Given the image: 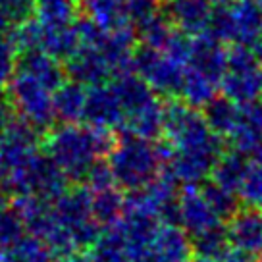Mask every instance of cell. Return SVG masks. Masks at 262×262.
<instances>
[{
	"mask_svg": "<svg viewBox=\"0 0 262 262\" xmlns=\"http://www.w3.org/2000/svg\"><path fill=\"white\" fill-rule=\"evenodd\" d=\"M110 172L120 187L127 191L148 185L162 172V155L158 143L129 135L110 156Z\"/></svg>",
	"mask_w": 262,
	"mask_h": 262,
	"instance_id": "6da1fadb",
	"label": "cell"
},
{
	"mask_svg": "<svg viewBox=\"0 0 262 262\" xmlns=\"http://www.w3.org/2000/svg\"><path fill=\"white\" fill-rule=\"evenodd\" d=\"M218 41H231L253 49L262 39V14L254 0H233L212 8L208 29Z\"/></svg>",
	"mask_w": 262,
	"mask_h": 262,
	"instance_id": "7a4b0ae2",
	"label": "cell"
},
{
	"mask_svg": "<svg viewBox=\"0 0 262 262\" xmlns=\"http://www.w3.org/2000/svg\"><path fill=\"white\" fill-rule=\"evenodd\" d=\"M224 97L243 104L258 98L262 93V68L254 52L245 45H237L226 50V72L220 79Z\"/></svg>",
	"mask_w": 262,
	"mask_h": 262,
	"instance_id": "3957f363",
	"label": "cell"
},
{
	"mask_svg": "<svg viewBox=\"0 0 262 262\" xmlns=\"http://www.w3.org/2000/svg\"><path fill=\"white\" fill-rule=\"evenodd\" d=\"M133 72L147 83L150 89L162 97H178L181 79H183V64L170 58L166 52L141 45L133 49Z\"/></svg>",
	"mask_w": 262,
	"mask_h": 262,
	"instance_id": "277c9868",
	"label": "cell"
},
{
	"mask_svg": "<svg viewBox=\"0 0 262 262\" xmlns=\"http://www.w3.org/2000/svg\"><path fill=\"white\" fill-rule=\"evenodd\" d=\"M220 220L216 212L208 206L206 199L201 193L199 183H187L178 193V226L189 237L193 239L205 231L220 228Z\"/></svg>",
	"mask_w": 262,
	"mask_h": 262,
	"instance_id": "5b68a950",
	"label": "cell"
},
{
	"mask_svg": "<svg viewBox=\"0 0 262 262\" xmlns=\"http://www.w3.org/2000/svg\"><path fill=\"white\" fill-rule=\"evenodd\" d=\"M226 224V237L231 247L249 256H262V212L254 206H239Z\"/></svg>",
	"mask_w": 262,
	"mask_h": 262,
	"instance_id": "8992f818",
	"label": "cell"
},
{
	"mask_svg": "<svg viewBox=\"0 0 262 262\" xmlns=\"http://www.w3.org/2000/svg\"><path fill=\"white\" fill-rule=\"evenodd\" d=\"M66 60V72L81 85H100L112 75L106 58L98 47L79 45Z\"/></svg>",
	"mask_w": 262,
	"mask_h": 262,
	"instance_id": "52a82bcc",
	"label": "cell"
},
{
	"mask_svg": "<svg viewBox=\"0 0 262 262\" xmlns=\"http://www.w3.org/2000/svg\"><path fill=\"white\" fill-rule=\"evenodd\" d=\"M83 116L93 125L108 129L123 122V112L120 100L116 97L112 87L93 85L89 93H85V104H83Z\"/></svg>",
	"mask_w": 262,
	"mask_h": 262,
	"instance_id": "ba28073f",
	"label": "cell"
},
{
	"mask_svg": "<svg viewBox=\"0 0 262 262\" xmlns=\"http://www.w3.org/2000/svg\"><path fill=\"white\" fill-rule=\"evenodd\" d=\"M152 262H191L193 245L191 237L178 224H160L150 251Z\"/></svg>",
	"mask_w": 262,
	"mask_h": 262,
	"instance_id": "9c48e42d",
	"label": "cell"
},
{
	"mask_svg": "<svg viewBox=\"0 0 262 262\" xmlns=\"http://www.w3.org/2000/svg\"><path fill=\"white\" fill-rule=\"evenodd\" d=\"M212 4L206 0H168L166 17L178 31L185 35H199L208 29Z\"/></svg>",
	"mask_w": 262,
	"mask_h": 262,
	"instance_id": "30bf717a",
	"label": "cell"
},
{
	"mask_svg": "<svg viewBox=\"0 0 262 262\" xmlns=\"http://www.w3.org/2000/svg\"><path fill=\"white\" fill-rule=\"evenodd\" d=\"M79 12L100 31L110 33L131 27L125 0H77Z\"/></svg>",
	"mask_w": 262,
	"mask_h": 262,
	"instance_id": "8fae6325",
	"label": "cell"
},
{
	"mask_svg": "<svg viewBox=\"0 0 262 262\" xmlns=\"http://www.w3.org/2000/svg\"><path fill=\"white\" fill-rule=\"evenodd\" d=\"M17 64V72L31 75L33 79L45 85L47 89H56L64 81V68L54 56L42 50H25Z\"/></svg>",
	"mask_w": 262,
	"mask_h": 262,
	"instance_id": "7c38bea8",
	"label": "cell"
},
{
	"mask_svg": "<svg viewBox=\"0 0 262 262\" xmlns=\"http://www.w3.org/2000/svg\"><path fill=\"white\" fill-rule=\"evenodd\" d=\"M262 133V100L254 98L249 102L239 104V116L235 129L231 131L228 139L233 145V150L241 155H249V148L254 139Z\"/></svg>",
	"mask_w": 262,
	"mask_h": 262,
	"instance_id": "4fadbf2b",
	"label": "cell"
},
{
	"mask_svg": "<svg viewBox=\"0 0 262 262\" xmlns=\"http://www.w3.org/2000/svg\"><path fill=\"white\" fill-rule=\"evenodd\" d=\"M12 77V91L21 108L35 118H47V114H50L49 89L24 72H14Z\"/></svg>",
	"mask_w": 262,
	"mask_h": 262,
	"instance_id": "5bb4252c",
	"label": "cell"
},
{
	"mask_svg": "<svg viewBox=\"0 0 262 262\" xmlns=\"http://www.w3.org/2000/svg\"><path fill=\"white\" fill-rule=\"evenodd\" d=\"M112 91L116 93V97L120 100L123 116L131 114L139 108L147 106L148 102H152L156 98L155 91L148 87L147 83L141 77L133 74H123L118 75V79L112 85Z\"/></svg>",
	"mask_w": 262,
	"mask_h": 262,
	"instance_id": "9a60e30c",
	"label": "cell"
},
{
	"mask_svg": "<svg viewBox=\"0 0 262 262\" xmlns=\"http://www.w3.org/2000/svg\"><path fill=\"white\" fill-rule=\"evenodd\" d=\"M249 166H251V160L245 155H241L237 150H229V152L224 150L220 158L216 160V164H214L208 180H212L214 183H218V185H222L228 191L237 193Z\"/></svg>",
	"mask_w": 262,
	"mask_h": 262,
	"instance_id": "2e32d148",
	"label": "cell"
},
{
	"mask_svg": "<svg viewBox=\"0 0 262 262\" xmlns=\"http://www.w3.org/2000/svg\"><path fill=\"white\" fill-rule=\"evenodd\" d=\"M123 122H125L129 135L155 141L158 135H162V102H160V98L156 97L147 106L123 116Z\"/></svg>",
	"mask_w": 262,
	"mask_h": 262,
	"instance_id": "e0dca14e",
	"label": "cell"
},
{
	"mask_svg": "<svg viewBox=\"0 0 262 262\" xmlns=\"http://www.w3.org/2000/svg\"><path fill=\"white\" fill-rule=\"evenodd\" d=\"M220 91V83L210 79L208 75L196 72L189 66H183V79H181L180 95L183 102L193 108H203L216 93Z\"/></svg>",
	"mask_w": 262,
	"mask_h": 262,
	"instance_id": "ac0fdd59",
	"label": "cell"
},
{
	"mask_svg": "<svg viewBox=\"0 0 262 262\" xmlns=\"http://www.w3.org/2000/svg\"><path fill=\"white\" fill-rule=\"evenodd\" d=\"M203 116H205V122L208 123V127L218 133L220 137L228 139L231 135V131L235 129V123H237L239 116V104L233 102L231 98L224 97H212L205 106L201 108Z\"/></svg>",
	"mask_w": 262,
	"mask_h": 262,
	"instance_id": "d6986e66",
	"label": "cell"
},
{
	"mask_svg": "<svg viewBox=\"0 0 262 262\" xmlns=\"http://www.w3.org/2000/svg\"><path fill=\"white\" fill-rule=\"evenodd\" d=\"M35 19L45 27L70 25L79 14L77 0H35L33 4Z\"/></svg>",
	"mask_w": 262,
	"mask_h": 262,
	"instance_id": "ffe728a7",
	"label": "cell"
},
{
	"mask_svg": "<svg viewBox=\"0 0 262 262\" xmlns=\"http://www.w3.org/2000/svg\"><path fill=\"white\" fill-rule=\"evenodd\" d=\"M72 24L62 25V27H45L42 25V39L39 50L54 56L56 60L70 56L79 47V41H77V35H75Z\"/></svg>",
	"mask_w": 262,
	"mask_h": 262,
	"instance_id": "44dd1931",
	"label": "cell"
},
{
	"mask_svg": "<svg viewBox=\"0 0 262 262\" xmlns=\"http://www.w3.org/2000/svg\"><path fill=\"white\" fill-rule=\"evenodd\" d=\"M137 25V33H139L141 45L150 47V49L162 50L166 41L170 39V35L173 33V25L170 24V19L166 17V14H150L148 17L141 19Z\"/></svg>",
	"mask_w": 262,
	"mask_h": 262,
	"instance_id": "7402d4cb",
	"label": "cell"
},
{
	"mask_svg": "<svg viewBox=\"0 0 262 262\" xmlns=\"http://www.w3.org/2000/svg\"><path fill=\"white\" fill-rule=\"evenodd\" d=\"M199 187H201V193H203V196L206 199L208 206L216 212V216H218L220 220L226 222L229 216L239 208L237 193L224 189L222 185L214 183L212 180H205L203 185H199Z\"/></svg>",
	"mask_w": 262,
	"mask_h": 262,
	"instance_id": "603a6c76",
	"label": "cell"
},
{
	"mask_svg": "<svg viewBox=\"0 0 262 262\" xmlns=\"http://www.w3.org/2000/svg\"><path fill=\"white\" fill-rule=\"evenodd\" d=\"M83 104H85V91L81 83H66L58 85L56 97H54V108L66 118H77L83 114Z\"/></svg>",
	"mask_w": 262,
	"mask_h": 262,
	"instance_id": "cb8c5ba5",
	"label": "cell"
},
{
	"mask_svg": "<svg viewBox=\"0 0 262 262\" xmlns=\"http://www.w3.org/2000/svg\"><path fill=\"white\" fill-rule=\"evenodd\" d=\"M237 196L245 206L262 208V164L251 162L237 189Z\"/></svg>",
	"mask_w": 262,
	"mask_h": 262,
	"instance_id": "d4e9b609",
	"label": "cell"
},
{
	"mask_svg": "<svg viewBox=\"0 0 262 262\" xmlns=\"http://www.w3.org/2000/svg\"><path fill=\"white\" fill-rule=\"evenodd\" d=\"M123 206H125V199L122 193H118L114 189L104 187V191L98 195L97 203H95V214L100 222H116L123 214Z\"/></svg>",
	"mask_w": 262,
	"mask_h": 262,
	"instance_id": "484cf974",
	"label": "cell"
},
{
	"mask_svg": "<svg viewBox=\"0 0 262 262\" xmlns=\"http://www.w3.org/2000/svg\"><path fill=\"white\" fill-rule=\"evenodd\" d=\"M97 262H129L122 231H112L100 239L97 247Z\"/></svg>",
	"mask_w": 262,
	"mask_h": 262,
	"instance_id": "4316f807",
	"label": "cell"
},
{
	"mask_svg": "<svg viewBox=\"0 0 262 262\" xmlns=\"http://www.w3.org/2000/svg\"><path fill=\"white\" fill-rule=\"evenodd\" d=\"M16 54L17 50L8 39V33H0V85L8 81L16 72Z\"/></svg>",
	"mask_w": 262,
	"mask_h": 262,
	"instance_id": "83f0119b",
	"label": "cell"
},
{
	"mask_svg": "<svg viewBox=\"0 0 262 262\" xmlns=\"http://www.w3.org/2000/svg\"><path fill=\"white\" fill-rule=\"evenodd\" d=\"M33 4H35V0H0V10L14 24V21H19L24 17L31 16Z\"/></svg>",
	"mask_w": 262,
	"mask_h": 262,
	"instance_id": "f1b7e54d",
	"label": "cell"
},
{
	"mask_svg": "<svg viewBox=\"0 0 262 262\" xmlns=\"http://www.w3.org/2000/svg\"><path fill=\"white\" fill-rule=\"evenodd\" d=\"M247 158H251L254 164H262V133L254 139L253 145H251Z\"/></svg>",
	"mask_w": 262,
	"mask_h": 262,
	"instance_id": "f546056e",
	"label": "cell"
},
{
	"mask_svg": "<svg viewBox=\"0 0 262 262\" xmlns=\"http://www.w3.org/2000/svg\"><path fill=\"white\" fill-rule=\"evenodd\" d=\"M254 4L258 6V10H260V14H262V0H254Z\"/></svg>",
	"mask_w": 262,
	"mask_h": 262,
	"instance_id": "4dcf8cb0",
	"label": "cell"
}]
</instances>
